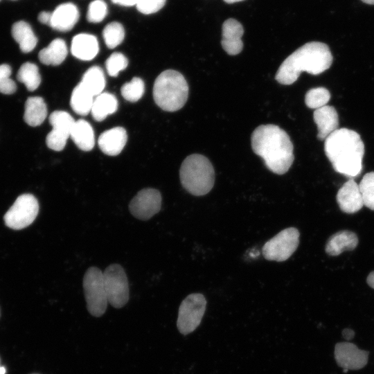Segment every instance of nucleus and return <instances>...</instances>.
Masks as SVG:
<instances>
[{
  "instance_id": "nucleus-1",
  "label": "nucleus",
  "mask_w": 374,
  "mask_h": 374,
  "mask_svg": "<svg viewBox=\"0 0 374 374\" xmlns=\"http://www.w3.org/2000/svg\"><path fill=\"white\" fill-rule=\"evenodd\" d=\"M251 141L253 151L269 170L277 175L288 171L294 159V147L285 130L276 125H261L253 132Z\"/></svg>"
},
{
  "instance_id": "nucleus-2",
  "label": "nucleus",
  "mask_w": 374,
  "mask_h": 374,
  "mask_svg": "<svg viewBox=\"0 0 374 374\" xmlns=\"http://www.w3.org/2000/svg\"><path fill=\"white\" fill-rule=\"evenodd\" d=\"M324 150L337 172L348 177H355L361 173L364 145L355 131L337 129L325 140Z\"/></svg>"
},
{
  "instance_id": "nucleus-3",
  "label": "nucleus",
  "mask_w": 374,
  "mask_h": 374,
  "mask_svg": "<svg viewBox=\"0 0 374 374\" xmlns=\"http://www.w3.org/2000/svg\"><path fill=\"white\" fill-rule=\"evenodd\" d=\"M332 60L327 44L310 42L299 47L283 62L275 79L281 84H292L303 71L312 75L324 72L330 67Z\"/></svg>"
},
{
  "instance_id": "nucleus-4",
  "label": "nucleus",
  "mask_w": 374,
  "mask_h": 374,
  "mask_svg": "<svg viewBox=\"0 0 374 374\" xmlns=\"http://www.w3.org/2000/svg\"><path fill=\"white\" fill-rule=\"evenodd\" d=\"M188 96V85L181 73L168 69L161 73L153 87L156 104L166 112H175L184 107Z\"/></svg>"
},
{
  "instance_id": "nucleus-5",
  "label": "nucleus",
  "mask_w": 374,
  "mask_h": 374,
  "mask_svg": "<svg viewBox=\"0 0 374 374\" xmlns=\"http://www.w3.org/2000/svg\"><path fill=\"white\" fill-rule=\"evenodd\" d=\"M179 177L183 187L190 194L202 196L213 188L215 172L212 163L205 156L193 154L182 162Z\"/></svg>"
},
{
  "instance_id": "nucleus-6",
  "label": "nucleus",
  "mask_w": 374,
  "mask_h": 374,
  "mask_svg": "<svg viewBox=\"0 0 374 374\" xmlns=\"http://www.w3.org/2000/svg\"><path fill=\"white\" fill-rule=\"evenodd\" d=\"M82 285L89 312L96 317L103 315L108 303L103 273L98 267H89L84 274Z\"/></svg>"
},
{
  "instance_id": "nucleus-7",
  "label": "nucleus",
  "mask_w": 374,
  "mask_h": 374,
  "mask_svg": "<svg viewBox=\"0 0 374 374\" xmlns=\"http://www.w3.org/2000/svg\"><path fill=\"white\" fill-rule=\"evenodd\" d=\"M108 303L115 308H123L129 300L130 291L127 275L118 264L109 265L103 272Z\"/></svg>"
},
{
  "instance_id": "nucleus-8",
  "label": "nucleus",
  "mask_w": 374,
  "mask_h": 374,
  "mask_svg": "<svg viewBox=\"0 0 374 374\" xmlns=\"http://www.w3.org/2000/svg\"><path fill=\"white\" fill-rule=\"evenodd\" d=\"M39 212V204L31 194L19 195L12 206L6 213L3 219L6 225L12 229L19 230L31 224Z\"/></svg>"
},
{
  "instance_id": "nucleus-9",
  "label": "nucleus",
  "mask_w": 374,
  "mask_h": 374,
  "mask_svg": "<svg viewBox=\"0 0 374 374\" xmlns=\"http://www.w3.org/2000/svg\"><path fill=\"white\" fill-rule=\"evenodd\" d=\"M206 307V300L201 294H191L181 302L177 326L179 332L188 335L200 324Z\"/></svg>"
},
{
  "instance_id": "nucleus-10",
  "label": "nucleus",
  "mask_w": 374,
  "mask_h": 374,
  "mask_svg": "<svg viewBox=\"0 0 374 374\" xmlns=\"http://www.w3.org/2000/svg\"><path fill=\"white\" fill-rule=\"evenodd\" d=\"M299 235L294 227L282 230L264 244L262 253L265 259L278 262L287 260L298 247Z\"/></svg>"
},
{
  "instance_id": "nucleus-11",
  "label": "nucleus",
  "mask_w": 374,
  "mask_h": 374,
  "mask_svg": "<svg viewBox=\"0 0 374 374\" xmlns=\"http://www.w3.org/2000/svg\"><path fill=\"white\" fill-rule=\"evenodd\" d=\"M75 121L65 111L52 112L49 116V123L53 129L46 138L47 146L55 151L62 150L71 135Z\"/></svg>"
},
{
  "instance_id": "nucleus-12",
  "label": "nucleus",
  "mask_w": 374,
  "mask_h": 374,
  "mask_svg": "<svg viewBox=\"0 0 374 374\" xmlns=\"http://www.w3.org/2000/svg\"><path fill=\"white\" fill-rule=\"evenodd\" d=\"M161 195L154 188L139 190L129 204V210L136 218L148 220L157 214L161 207Z\"/></svg>"
},
{
  "instance_id": "nucleus-13",
  "label": "nucleus",
  "mask_w": 374,
  "mask_h": 374,
  "mask_svg": "<svg viewBox=\"0 0 374 374\" xmlns=\"http://www.w3.org/2000/svg\"><path fill=\"white\" fill-rule=\"evenodd\" d=\"M335 358L344 369L359 370L366 365L368 352L360 350L353 343L340 342L335 345Z\"/></svg>"
},
{
  "instance_id": "nucleus-14",
  "label": "nucleus",
  "mask_w": 374,
  "mask_h": 374,
  "mask_svg": "<svg viewBox=\"0 0 374 374\" xmlns=\"http://www.w3.org/2000/svg\"><path fill=\"white\" fill-rule=\"evenodd\" d=\"M337 202L340 209L346 213H354L364 206L359 184L353 179L345 182L337 194Z\"/></svg>"
},
{
  "instance_id": "nucleus-15",
  "label": "nucleus",
  "mask_w": 374,
  "mask_h": 374,
  "mask_svg": "<svg viewBox=\"0 0 374 374\" xmlns=\"http://www.w3.org/2000/svg\"><path fill=\"white\" fill-rule=\"evenodd\" d=\"M243 33V27L237 20L228 19L223 23L221 44L223 49L229 55H235L242 51Z\"/></svg>"
},
{
  "instance_id": "nucleus-16",
  "label": "nucleus",
  "mask_w": 374,
  "mask_h": 374,
  "mask_svg": "<svg viewBox=\"0 0 374 374\" xmlns=\"http://www.w3.org/2000/svg\"><path fill=\"white\" fill-rule=\"evenodd\" d=\"M314 121L317 126V139L326 140L332 132L338 129L339 117L334 107L325 105L315 109L313 114Z\"/></svg>"
},
{
  "instance_id": "nucleus-17",
  "label": "nucleus",
  "mask_w": 374,
  "mask_h": 374,
  "mask_svg": "<svg viewBox=\"0 0 374 374\" xmlns=\"http://www.w3.org/2000/svg\"><path fill=\"white\" fill-rule=\"evenodd\" d=\"M79 17V11L75 5L72 3H62L51 12L49 26L59 31H68L73 28Z\"/></svg>"
},
{
  "instance_id": "nucleus-18",
  "label": "nucleus",
  "mask_w": 374,
  "mask_h": 374,
  "mask_svg": "<svg viewBox=\"0 0 374 374\" xmlns=\"http://www.w3.org/2000/svg\"><path fill=\"white\" fill-rule=\"evenodd\" d=\"M127 140L126 130L122 127H116L103 132L98 143L103 152L109 156H116L121 152Z\"/></svg>"
},
{
  "instance_id": "nucleus-19",
  "label": "nucleus",
  "mask_w": 374,
  "mask_h": 374,
  "mask_svg": "<svg viewBox=\"0 0 374 374\" xmlns=\"http://www.w3.org/2000/svg\"><path fill=\"white\" fill-rule=\"evenodd\" d=\"M98 51V39L93 35L80 33L74 36L72 39L71 53L80 60H91L97 55Z\"/></svg>"
},
{
  "instance_id": "nucleus-20",
  "label": "nucleus",
  "mask_w": 374,
  "mask_h": 374,
  "mask_svg": "<svg viewBox=\"0 0 374 374\" xmlns=\"http://www.w3.org/2000/svg\"><path fill=\"white\" fill-rule=\"evenodd\" d=\"M358 244L357 235L349 231H339L332 235L326 245V252L330 256H338L346 250H353Z\"/></svg>"
},
{
  "instance_id": "nucleus-21",
  "label": "nucleus",
  "mask_w": 374,
  "mask_h": 374,
  "mask_svg": "<svg viewBox=\"0 0 374 374\" xmlns=\"http://www.w3.org/2000/svg\"><path fill=\"white\" fill-rule=\"evenodd\" d=\"M70 137L83 151H90L95 144L94 132L91 125L84 119L75 121Z\"/></svg>"
},
{
  "instance_id": "nucleus-22",
  "label": "nucleus",
  "mask_w": 374,
  "mask_h": 374,
  "mask_svg": "<svg viewBox=\"0 0 374 374\" xmlns=\"http://www.w3.org/2000/svg\"><path fill=\"white\" fill-rule=\"evenodd\" d=\"M47 116V107L44 99L39 96L29 97L25 103L24 121L30 126L40 125Z\"/></svg>"
},
{
  "instance_id": "nucleus-23",
  "label": "nucleus",
  "mask_w": 374,
  "mask_h": 374,
  "mask_svg": "<svg viewBox=\"0 0 374 374\" xmlns=\"http://www.w3.org/2000/svg\"><path fill=\"white\" fill-rule=\"evenodd\" d=\"M68 53L64 40L57 38L53 40L48 46L42 49L39 54V61L46 65L57 66L66 58Z\"/></svg>"
},
{
  "instance_id": "nucleus-24",
  "label": "nucleus",
  "mask_w": 374,
  "mask_h": 374,
  "mask_svg": "<svg viewBox=\"0 0 374 374\" xmlns=\"http://www.w3.org/2000/svg\"><path fill=\"white\" fill-rule=\"evenodd\" d=\"M12 35L24 53L32 51L37 45V39L29 24L24 21L15 23L12 27Z\"/></svg>"
},
{
  "instance_id": "nucleus-25",
  "label": "nucleus",
  "mask_w": 374,
  "mask_h": 374,
  "mask_svg": "<svg viewBox=\"0 0 374 374\" xmlns=\"http://www.w3.org/2000/svg\"><path fill=\"white\" fill-rule=\"evenodd\" d=\"M117 109L118 100L116 96L110 93L102 92L94 98L91 112L96 121H102Z\"/></svg>"
},
{
  "instance_id": "nucleus-26",
  "label": "nucleus",
  "mask_w": 374,
  "mask_h": 374,
  "mask_svg": "<svg viewBox=\"0 0 374 374\" xmlns=\"http://www.w3.org/2000/svg\"><path fill=\"white\" fill-rule=\"evenodd\" d=\"M93 96L80 82L73 89L70 104L73 110L78 114L86 116L91 112Z\"/></svg>"
},
{
  "instance_id": "nucleus-27",
  "label": "nucleus",
  "mask_w": 374,
  "mask_h": 374,
  "mask_svg": "<svg viewBox=\"0 0 374 374\" xmlns=\"http://www.w3.org/2000/svg\"><path fill=\"white\" fill-rule=\"evenodd\" d=\"M80 83L93 96L101 93L105 87L103 69L98 66L90 67L83 75Z\"/></svg>"
},
{
  "instance_id": "nucleus-28",
  "label": "nucleus",
  "mask_w": 374,
  "mask_h": 374,
  "mask_svg": "<svg viewBox=\"0 0 374 374\" xmlns=\"http://www.w3.org/2000/svg\"><path fill=\"white\" fill-rule=\"evenodd\" d=\"M17 78L19 82L24 83L30 91L37 89L41 83L39 69L36 64L32 62H25L20 66Z\"/></svg>"
},
{
  "instance_id": "nucleus-29",
  "label": "nucleus",
  "mask_w": 374,
  "mask_h": 374,
  "mask_svg": "<svg viewBox=\"0 0 374 374\" xmlns=\"http://www.w3.org/2000/svg\"><path fill=\"white\" fill-rule=\"evenodd\" d=\"M103 36L106 46L109 48H114L123 41L125 30L119 22H111L104 28Z\"/></svg>"
},
{
  "instance_id": "nucleus-30",
  "label": "nucleus",
  "mask_w": 374,
  "mask_h": 374,
  "mask_svg": "<svg viewBox=\"0 0 374 374\" xmlns=\"http://www.w3.org/2000/svg\"><path fill=\"white\" fill-rule=\"evenodd\" d=\"M330 93L325 87L312 88L307 91L305 96V103L310 109H317L328 103Z\"/></svg>"
},
{
  "instance_id": "nucleus-31",
  "label": "nucleus",
  "mask_w": 374,
  "mask_h": 374,
  "mask_svg": "<svg viewBox=\"0 0 374 374\" xmlns=\"http://www.w3.org/2000/svg\"><path fill=\"white\" fill-rule=\"evenodd\" d=\"M123 97L127 101L136 102L143 96L145 84L142 79L133 78L130 82L125 83L121 89Z\"/></svg>"
},
{
  "instance_id": "nucleus-32",
  "label": "nucleus",
  "mask_w": 374,
  "mask_h": 374,
  "mask_svg": "<svg viewBox=\"0 0 374 374\" xmlns=\"http://www.w3.org/2000/svg\"><path fill=\"white\" fill-rule=\"evenodd\" d=\"M359 187L364 205L374 211V172L364 175L359 184Z\"/></svg>"
},
{
  "instance_id": "nucleus-33",
  "label": "nucleus",
  "mask_w": 374,
  "mask_h": 374,
  "mask_svg": "<svg viewBox=\"0 0 374 374\" xmlns=\"http://www.w3.org/2000/svg\"><path fill=\"white\" fill-rule=\"evenodd\" d=\"M128 65L127 57L121 53H113L106 60L105 66L110 76L116 77Z\"/></svg>"
},
{
  "instance_id": "nucleus-34",
  "label": "nucleus",
  "mask_w": 374,
  "mask_h": 374,
  "mask_svg": "<svg viewBox=\"0 0 374 374\" xmlns=\"http://www.w3.org/2000/svg\"><path fill=\"white\" fill-rule=\"evenodd\" d=\"M107 14V6L103 0H94L90 3L87 18L89 22L98 23L103 21Z\"/></svg>"
},
{
  "instance_id": "nucleus-35",
  "label": "nucleus",
  "mask_w": 374,
  "mask_h": 374,
  "mask_svg": "<svg viewBox=\"0 0 374 374\" xmlns=\"http://www.w3.org/2000/svg\"><path fill=\"white\" fill-rule=\"evenodd\" d=\"M11 67L6 64L0 65V92L3 94H12L15 92L17 85L10 78Z\"/></svg>"
},
{
  "instance_id": "nucleus-36",
  "label": "nucleus",
  "mask_w": 374,
  "mask_h": 374,
  "mask_svg": "<svg viewBox=\"0 0 374 374\" xmlns=\"http://www.w3.org/2000/svg\"><path fill=\"white\" fill-rule=\"evenodd\" d=\"M166 1V0H139L136 6L141 13L150 15L160 10Z\"/></svg>"
},
{
  "instance_id": "nucleus-37",
  "label": "nucleus",
  "mask_w": 374,
  "mask_h": 374,
  "mask_svg": "<svg viewBox=\"0 0 374 374\" xmlns=\"http://www.w3.org/2000/svg\"><path fill=\"white\" fill-rule=\"evenodd\" d=\"M51 19V12H46V11L40 12L38 16L39 21L41 23L44 24H46V25L50 24Z\"/></svg>"
},
{
  "instance_id": "nucleus-38",
  "label": "nucleus",
  "mask_w": 374,
  "mask_h": 374,
  "mask_svg": "<svg viewBox=\"0 0 374 374\" xmlns=\"http://www.w3.org/2000/svg\"><path fill=\"white\" fill-rule=\"evenodd\" d=\"M112 1L123 6H136L139 0H112Z\"/></svg>"
},
{
  "instance_id": "nucleus-39",
  "label": "nucleus",
  "mask_w": 374,
  "mask_h": 374,
  "mask_svg": "<svg viewBox=\"0 0 374 374\" xmlns=\"http://www.w3.org/2000/svg\"><path fill=\"white\" fill-rule=\"evenodd\" d=\"M343 337L346 340H350L354 337V331L350 329H345L342 332Z\"/></svg>"
},
{
  "instance_id": "nucleus-40",
  "label": "nucleus",
  "mask_w": 374,
  "mask_h": 374,
  "mask_svg": "<svg viewBox=\"0 0 374 374\" xmlns=\"http://www.w3.org/2000/svg\"><path fill=\"white\" fill-rule=\"evenodd\" d=\"M367 283L374 289V271L371 272L367 277Z\"/></svg>"
},
{
  "instance_id": "nucleus-41",
  "label": "nucleus",
  "mask_w": 374,
  "mask_h": 374,
  "mask_svg": "<svg viewBox=\"0 0 374 374\" xmlns=\"http://www.w3.org/2000/svg\"><path fill=\"white\" fill-rule=\"evenodd\" d=\"M361 1L367 4L374 5V0H361Z\"/></svg>"
},
{
  "instance_id": "nucleus-42",
  "label": "nucleus",
  "mask_w": 374,
  "mask_h": 374,
  "mask_svg": "<svg viewBox=\"0 0 374 374\" xmlns=\"http://www.w3.org/2000/svg\"><path fill=\"white\" fill-rule=\"evenodd\" d=\"M225 2L228 3H235V2H238V1H244V0H224Z\"/></svg>"
},
{
  "instance_id": "nucleus-43",
  "label": "nucleus",
  "mask_w": 374,
  "mask_h": 374,
  "mask_svg": "<svg viewBox=\"0 0 374 374\" xmlns=\"http://www.w3.org/2000/svg\"><path fill=\"white\" fill-rule=\"evenodd\" d=\"M6 371V368L3 366H0V374H5Z\"/></svg>"
},
{
  "instance_id": "nucleus-44",
  "label": "nucleus",
  "mask_w": 374,
  "mask_h": 374,
  "mask_svg": "<svg viewBox=\"0 0 374 374\" xmlns=\"http://www.w3.org/2000/svg\"><path fill=\"white\" fill-rule=\"evenodd\" d=\"M33 374H38V373H33Z\"/></svg>"
}]
</instances>
